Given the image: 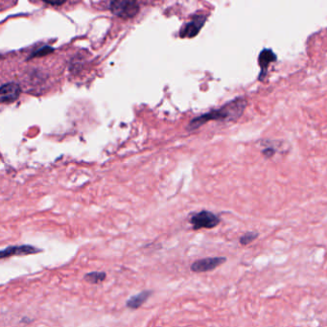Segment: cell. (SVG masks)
<instances>
[{"instance_id": "6da1fadb", "label": "cell", "mask_w": 327, "mask_h": 327, "mask_svg": "<svg viewBox=\"0 0 327 327\" xmlns=\"http://www.w3.org/2000/svg\"><path fill=\"white\" fill-rule=\"evenodd\" d=\"M248 106V102L244 97H237L232 99L220 109L212 110L209 113L202 115L190 121L188 129L195 130L208 121H224L236 122L244 115Z\"/></svg>"}, {"instance_id": "7a4b0ae2", "label": "cell", "mask_w": 327, "mask_h": 327, "mask_svg": "<svg viewBox=\"0 0 327 327\" xmlns=\"http://www.w3.org/2000/svg\"><path fill=\"white\" fill-rule=\"evenodd\" d=\"M189 223L191 224L194 231H199L202 229L211 230L219 226L221 223V218L213 212L202 210L194 213L189 218Z\"/></svg>"}, {"instance_id": "3957f363", "label": "cell", "mask_w": 327, "mask_h": 327, "mask_svg": "<svg viewBox=\"0 0 327 327\" xmlns=\"http://www.w3.org/2000/svg\"><path fill=\"white\" fill-rule=\"evenodd\" d=\"M110 10L116 17L123 20L133 19L139 13V5L136 1H113L110 4Z\"/></svg>"}, {"instance_id": "277c9868", "label": "cell", "mask_w": 327, "mask_h": 327, "mask_svg": "<svg viewBox=\"0 0 327 327\" xmlns=\"http://www.w3.org/2000/svg\"><path fill=\"white\" fill-rule=\"evenodd\" d=\"M226 262L227 258L224 256L207 257L193 262L190 266V269L193 272H208L217 269Z\"/></svg>"}, {"instance_id": "5b68a950", "label": "cell", "mask_w": 327, "mask_h": 327, "mask_svg": "<svg viewBox=\"0 0 327 327\" xmlns=\"http://www.w3.org/2000/svg\"><path fill=\"white\" fill-rule=\"evenodd\" d=\"M208 20V16L206 15H197L194 16L192 20L186 23L179 32V36L182 39H192L196 37L202 28L204 27L206 21Z\"/></svg>"}, {"instance_id": "8992f818", "label": "cell", "mask_w": 327, "mask_h": 327, "mask_svg": "<svg viewBox=\"0 0 327 327\" xmlns=\"http://www.w3.org/2000/svg\"><path fill=\"white\" fill-rule=\"evenodd\" d=\"M43 250L34 247L32 245H20V246H9L0 251V258L5 259L12 256H26L33 255L42 252Z\"/></svg>"}, {"instance_id": "52a82bcc", "label": "cell", "mask_w": 327, "mask_h": 327, "mask_svg": "<svg viewBox=\"0 0 327 327\" xmlns=\"http://www.w3.org/2000/svg\"><path fill=\"white\" fill-rule=\"evenodd\" d=\"M277 60V56L276 54L272 51L270 48H264L262 51L259 53V56L257 59L258 65L260 67V72L258 74V81L259 82H264L265 78L267 77L269 66L275 62Z\"/></svg>"}, {"instance_id": "ba28073f", "label": "cell", "mask_w": 327, "mask_h": 327, "mask_svg": "<svg viewBox=\"0 0 327 327\" xmlns=\"http://www.w3.org/2000/svg\"><path fill=\"white\" fill-rule=\"evenodd\" d=\"M21 93L20 86L16 83L2 85L0 89V100L2 103H13L18 100Z\"/></svg>"}, {"instance_id": "9c48e42d", "label": "cell", "mask_w": 327, "mask_h": 327, "mask_svg": "<svg viewBox=\"0 0 327 327\" xmlns=\"http://www.w3.org/2000/svg\"><path fill=\"white\" fill-rule=\"evenodd\" d=\"M152 295H153L152 291H149V290L142 291L141 293L131 297L127 300L126 307L132 309V310H136V309L141 307L151 297Z\"/></svg>"}, {"instance_id": "30bf717a", "label": "cell", "mask_w": 327, "mask_h": 327, "mask_svg": "<svg viewBox=\"0 0 327 327\" xmlns=\"http://www.w3.org/2000/svg\"><path fill=\"white\" fill-rule=\"evenodd\" d=\"M107 278V273L105 271H90L84 276V280L90 284H100L104 282Z\"/></svg>"}, {"instance_id": "8fae6325", "label": "cell", "mask_w": 327, "mask_h": 327, "mask_svg": "<svg viewBox=\"0 0 327 327\" xmlns=\"http://www.w3.org/2000/svg\"><path fill=\"white\" fill-rule=\"evenodd\" d=\"M258 237H259V233L257 231H248V232H245L242 236H240L239 243L242 246H248L253 241H255Z\"/></svg>"}, {"instance_id": "7c38bea8", "label": "cell", "mask_w": 327, "mask_h": 327, "mask_svg": "<svg viewBox=\"0 0 327 327\" xmlns=\"http://www.w3.org/2000/svg\"><path fill=\"white\" fill-rule=\"evenodd\" d=\"M50 52H53V48L49 47V46H44L42 48H40L39 50L35 51L32 55H31V58H35V57H41V56H44V55H47L48 53Z\"/></svg>"}, {"instance_id": "4fadbf2b", "label": "cell", "mask_w": 327, "mask_h": 327, "mask_svg": "<svg viewBox=\"0 0 327 327\" xmlns=\"http://www.w3.org/2000/svg\"><path fill=\"white\" fill-rule=\"evenodd\" d=\"M263 154H264V156H266V157H271L273 154H274V153H275V150L272 148V147H267V148H265V150H263Z\"/></svg>"}, {"instance_id": "5bb4252c", "label": "cell", "mask_w": 327, "mask_h": 327, "mask_svg": "<svg viewBox=\"0 0 327 327\" xmlns=\"http://www.w3.org/2000/svg\"><path fill=\"white\" fill-rule=\"evenodd\" d=\"M45 3L49 4V5H53V6H59V5H62L65 3V1H44Z\"/></svg>"}]
</instances>
